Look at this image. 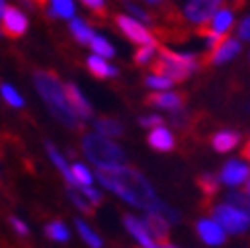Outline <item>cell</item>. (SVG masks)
<instances>
[{
	"instance_id": "obj_1",
	"label": "cell",
	"mask_w": 250,
	"mask_h": 248,
	"mask_svg": "<svg viewBox=\"0 0 250 248\" xmlns=\"http://www.w3.org/2000/svg\"><path fill=\"white\" fill-rule=\"evenodd\" d=\"M98 181L104 185L106 189L114 191L124 202L132 204L134 207H141L145 212H159L165 216L169 207L161 204L155 189L139 171H134L126 165L116 169H98Z\"/></svg>"
},
{
	"instance_id": "obj_2",
	"label": "cell",
	"mask_w": 250,
	"mask_h": 248,
	"mask_svg": "<svg viewBox=\"0 0 250 248\" xmlns=\"http://www.w3.org/2000/svg\"><path fill=\"white\" fill-rule=\"evenodd\" d=\"M35 88L39 92V96L43 98L49 112L55 116V120H59L67 128L80 126V118L76 116V112H73L67 102L65 85L59 82L57 76H53V73H49V71H37L35 73Z\"/></svg>"
},
{
	"instance_id": "obj_3",
	"label": "cell",
	"mask_w": 250,
	"mask_h": 248,
	"mask_svg": "<svg viewBox=\"0 0 250 248\" xmlns=\"http://www.w3.org/2000/svg\"><path fill=\"white\" fill-rule=\"evenodd\" d=\"M82 148L87 161L94 163L98 169H116L122 167L124 161H126V155L116 143H112L110 139L98 132L85 134L82 139Z\"/></svg>"
},
{
	"instance_id": "obj_4",
	"label": "cell",
	"mask_w": 250,
	"mask_h": 248,
	"mask_svg": "<svg viewBox=\"0 0 250 248\" xmlns=\"http://www.w3.org/2000/svg\"><path fill=\"white\" fill-rule=\"evenodd\" d=\"M153 67V73H157V76H163L171 82H181L197 69V59L193 53H175L169 49H163Z\"/></svg>"
},
{
	"instance_id": "obj_5",
	"label": "cell",
	"mask_w": 250,
	"mask_h": 248,
	"mask_svg": "<svg viewBox=\"0 0 250 248\" xmlns=\"http://www.w3.org/2000/svg\"><path fill=\"white\" fill-rule=\"evenodd\" d=\"M214 220L224 228V232H232V234H240L248 230L250 226V218L244 216L240 209L232 207L230 204H220L214 207Z\"/></svg>"
},
{
	"instance_id": "obj_6",
	"label": "cell",
	"mask_w": 250,
	"mask_h": 248,
	"mask_svg": "<svg viewBox=\"0 0 250 248\" xmlns=\"http://www.w3.org/2000/svg\"><path fill=\"white\" fill-rule=\"evenodd\" d=\"M220 4H222V0H187L183 15L189 22L206 27L208 21L214 17V12L218 10Z\"/></svg>"
},
{
	"instance_id": "obj_7",
	"label": "cell",
	"mask_w": 250,
	"mask_h": 248,
	"mask_svg": "<svg viewBox=\"0 0 250 248\" xmlns=\"http://www.w3.org/2000/svg\"><path fill=\"white\" fill-rule=\"evenodd\" d=\"M116 24H118V29L128 37V39L132 43H139V45H155V37L151 35V31H148L143 22L139 21H134L132 17H126V15H120L116 19Z\"/></svg>"
},
{
	"instance_id": "obj_8",
	"label": "cell",
	"mask_w": 250,
	"mask_h": 248,
	"mask_svg": "<svg viewBox=\"0 0 250 248\" xmlns=\"http://www.w3.org/2000/svg\"><path fill=\"white\" fill-rule=\"evenodd\" d=\"M2 33H6L8 37H21L24 35V31L29 29V19L24 12H21L19 8H8L4 10V15H2Z\"/></svg>"
},
{
	"instance_id": "obj_9",
	"label": "cell",
	"mask_w": 250,
	"mask_h": 248,
	"mask_svg": "<svg viewBox=\"0 0 250 248\" xmlns=\"http://www.w3.org/2000/svg\"><path fill=\"white\" fill-rule=\"evenodd\" d=\"M220 179L226 185H230V187H238V185H242L244 181L250 179V167L246 163H242V161H238V159L228 161V163L222 167Z\"/></svg>"
},
{
	"instance_id": "obj_10",
	"label": "cell",
	"mask_w": 250,
	"mask_h": 248,
	"mask_svg": "<svg viewBox=\"0 0 250 248\" xmlns=\"http://www.w3.org/2000/svg\"><path fill=\"white\" fill-rule=\"evenodd\" d=\"M124 226H126V230L132 234V238L141 244V248H161V244L145 228L143 220L134 218V216H124Z\"/></svg>"
},
{
	"instance_id": "obj_11",
	"label": "cell",
	"mask_w": 250,
	"mask_h": 248,
	"mask_svg": "<svg viewBox=\"0 0 250 248\" xmlns=\"http://www.w3.org/2000/svg\"><path fill=\"white\" fill-rule=\"evenodd\" d=\"M197 234L206 244L209 246H220L226 240V232L218 224L216 220H199L197 222Z\"/></svg>"
},
{
	"instance_id": "obj_12",
	"label": "cell",
	"mask_w": 250,
	"mask_h": 248,
	"mask_svg": "<svg viewBox=\"0 0 250 248\" xmlns=\"http://www.w3.org/2000/svg\"><path fill=\"white\" fill-rule=\"evenodd\" d=\"M65 96H67V102H69L71 110L76 112V116H78L80 120L92 118V106H90V102L85 100V96L80 92L78 85L67 83V85H65Z\"/></svg>"
},
{
	"instance_id": "obj_13",
	"label": "cell",
	"mask_w": 250,
	"mask_h": 248,
	"mask_svg": "<svg viewBox=\"0 0 250 248\" xmlns=\"http://www.w3.org/2000/svg\"><path fill=\"white\" fill-rule=\"evenodd\" d=\"M232 24H234V12H232L230 8H220V10H216V12H214V17H211V19L208 21L206 31L224 37V35H226V33L230 31Z\"/></svg>"
},
{
	"instance_id": "obj_14",
	"label": "cell",
	"mask_w": 250,
	"mask_h": 248,
	"mask_svg": "<svg viewBox=\"0 0 250 248\" xmlns=\"http://www.w3.org/2000/svg\"><path fill=\"white\" fill-rule=\"evenodd\" d=\"M143 224H145V228L148 230V234L159 242H163L165 238H167V232H169V222L161 216L159 212H146V216H145V220H143Z\"/></svg>"
},
{
	"instance_id": "obj_15",
	"label": "cell",
	"mask_w": 250,
	"mask_h": 248,
	"mask_svg": "<svg viewBox=\"0 0 250 248\" xmlns=\"http://www.w3.org/2000/svg\"><path fill=\"white\" fill-rule=\"evenodd\" d=\"M238 53H240V43L236 39H224L214 51H211L209 61L211 63H226V61H230Z\"/></svg>"
},
{
	"instance_id": "obj_16",
	"label": "cell",
	"mask_w": 250,
	"mask_h": 248,
	"mask_svg": "<svg viewBox=\"0 0 250 248\" xmlns=\"http://www.w3.org/2000/svg\"><path fill=\"white\" fill-rule=\"evenodd\" d=\"M148 102H151L153 106L157 108H163V110H169V112H175V110H179L183 100H181V96L179 94H175V92H157L153 94L151 98H148Z\"/></svg>"
},
{
	"instance_id": "obj_17",
	"label": "cell",
	"mask_w": 250,
	"mask_h": 248,
	"mask_svg": "<svg viewBox=\"0 0 250 248\" xmlns=\"http://www.w3.org/2000/svg\"><path fill=\"white\" fill-rule=\"evenodd\" d=\"M148 145L155 146L157 151H171L175 146V139H173V132L165 126H157L151 130L148 134Z\"/></svg>"
},
{
	"instance_id": "obj_18",
	"label": "cell",
	"mask_w": 250,
	"mask_h": 248,
	"mask_svg": "<svg viewBox=\"0 0 250 248\" xmlns=\"http://www.w3.org/2000/svg\"><path fill=\"white\" fill-rule=\"evenodd\" d=\"M87 69H90L94 76L100 78V80H106V78H114L116 76V67H112L106 59L98 57V55L87 57Z\"/></svg>"
},
{
	"instance_id": "obj_19",
	"label": "cell",
	"mask_w": 250,
	"mask_h": 248,
	"mask_svg": "<svg viewBox=\"0 0 250 248\" xmlns=\"http://www.w3.org/2000/svg\"><path fill=\"white\" fill-rule=\"evenodd\" d=\"M238 141H240V136H238V132H234V130H222V132H218L214 139H211V145H214V148L218 153H228V151H232V148L238 145Z\"/></svg>"
},
{
	"instance_id": "obj_20",
	"label": "cell",
	"mask_w": 250,
	"mask_h": 248,
	"mask_svg": "<svg viewBox=\"0 0 250 248\" xmlns=\"http://www.w3.org/2000/svg\"><path fill=\"white\" fill-rule=\"evenodd\" d=\"M69 33L73 35V39L82 45H90V41L94 39V31L90 29V24H85L83 21L80 19H71L69 21Z\"/></svg>"
},
{
	"instance_id": "obj_21",
	"label": "cell",
	"mask_w": 250,
	"mask_h": 248,
	"mask_svg": "<svg viewBox=\"0 0 250 248\" xmlns=\"http://www.w3.org/2000/svg\"><path fill=\"white\" fill-rule=\"evenodd\" d=\"M71 179H73V187H92L94 175L85 165L76 163L71 167Z\"/></svg>"
},
{
	"instance_id": "obj_22",
	"label": "cell",
	"mask_w": 250,
	"mask_h": 248,
	"mask_svg": "<svg viewBox=\"0 0 250 248\" xmlns=\"http://www.w3.org/2000/svg\"><path fill=\"white\" fill-rule=\"evenodd\" d=\"M49 15L59 17V19H73V15H76V4H73V0H51Z\"/></svg>"
},
{
	"instance_id": "obj_23",
	"label": "cell",
	"mask_w": 250,
	"mask_h": 248,
	"mask_svg": "<svg viewBox=\"0 0 250 248\" xmlns=\"http://www.w3.org/2000/svg\"><path fill=\"white\" fill-rule=\"evenodd\" d=\"M122 124L114 118H100L96 120V132L98 134H102V136H120L122 134Z\"/></svg>"
},
{
	"instance_id": "obj_24",
	"label": "cell",
	"mask_w": 250,
	"mask_h": 248,
	"mask_svg": "<svg viewBox=\"0 0 250 248\" xmlns=\"http://www.w3.org/2000/svg\"><path fill=\"white\" fill-rule=\"evenodd\" d=\"M76 228H78V232H80V236H82V240L90 246V248H102L104 246V242H102V238L98 236V234L85 224L83 220H76Z\"/></svg>"
},
{
	"instance_id": "obj_25",
	"label": "cell",
	"mask_w": 250,
	"mask_h": 248,
	"mask_svg": "<svg viewBox=\"0 0 250 248\" xmlns=\"http://www.w3.org/2000/svg\"><path fill=\"white\" fill-rule=\"evenodd\" d=\"M47 155H49V159H51L53 161V165L61 171V173H63V177H65V181L71 185V187H73V179H71V169L67 167V163H65V159L63 157H61L59 155V151H57V148L53 146V145H47Z\"/></svg>"
},
{
	"instance_id": "obj_26",
	"label": "cell",
	"mask_w": 250,
	"mask_h": 248,
	"mask_svg": "<svg viewBox=\"0 0 250 248\" xmlns=\"http://www.w3.org/2000/svg\"><path fill=\"white\" fill-rule=\"evenodd\" d=\"M90 47H92V51L102 59H108V57L114 55V47L108 43V39H104V37H100V35L98 37L94 35V39L90 41Z\"/></svg>"
},
{
	"instance_id": "obj_27",
	"label": "cell",
	"mask_w": 250,
	"mask_h": 248,
	"mask_svg": "<svg viewBox=\"0 0 250 248\" xmlns=\"http://www.w3.org/2000/svg\"><path fill=\"white\" fill-rule=\"evenodd\" d=\"M226 204H230V206L236 207V209H240L244 216L250 218V195L240 193V191H234V193L228 195V202H226Z\"/></svg>"
},
{
	"instance_id": "obj_28",
	"label": "cell",
	"mask_w": 250,
	"mask_h": 248,
	"mask_svg": "<svg viewBox=\"0 0 250 248\" xmlns=\"http://www.w3.org/2000/svg\"><path fill=\"white\" fill-rule=\"evenodd\" d=\"M45 234L51 240L55 242H65L69 240V230L65 228V224H61V222H51V224H47L45 228Z\"/></svg>"
},
{
	"instance_id": "obj_29",
	"label": "cell",
	"mask_w": 250,
	"mask_h": 248,
	"mask_svg": "<svg viewBox=\"0 0 250 248\" xmlns=\"http://www.w3.org/2000/svg\"><path fill=\"white\" fill-rule=\"evenodd\" d=\"M0 94H2V98L6 100V104H10L12 108H21L22 104H24V100H22V96L12 88V85H8V83H2L0 85Z\"/></svg>"
},
{
	"instance_id": "obj_30",
	"label": "cell",
	"mask_w": 250,
	"mask_h": 248,
	"mask_svg": "<svg viewBox=\"0 0 250 248\" xmlns=\"http://www.w3.org/2000/svg\"><path fill=\"white\" fill-rule=\"evenodd\" d=\"M146 85L148 88H153V90H159V92H167L171 85H173V82L171 80H167V78H163V76H157V73H151L146 80Z\"/></svg>"
},
{
	"instance_id": "obj_31",
	"label": "cell",
	"mask_w": 250,
	"mask_h": 248,
	"mask_svg": "<svg viewBox=\"0 0 250 248\" xmlns=\"http://www.w3.org/2000/svg\"><path fill=\"white\" fill-rule=\"evenodd\" d=\"M153 57H155V45H145V47H141L139 51L134 53V61H136L139 65L151 63Z\"/></svg>"
},
{
	"instance_id": "obj_32",
	"label": "cell",
	"mask_w": 250,
	"mask_h": 248,
	"mask_svg": "<svg viewBox=\"0 0 250 248\" xmlns=\"http://www.w3.org/2000/svg\"><path fill=\"white\" fill-rule=\"evenodd\" d=\"M124 6H126V10L130 12V17L134 19V21H139V22H151V15H148L146 10H143L141 6H136V4H132V2H124Z\"/></svg>"
},
{
	"instance_id": "obj_33",
	"label": "cell",
	"mask_w": 250,
	"mask_h": 248,
	"mask_svg": "<svg viewBox=\"0 0 250 248\" xmlns=\"http://www.w3.org/2000/svg\"><path fill=\"white\" fill-rule=\"evenodd\" d=\"M69 200L73 202V204H76L80 209H82V212H85V214H92V206L90 204H87V200H85V197L80 193V191H76V187H69Z\"/></svg>"
},
{
	"instance_id": "obj_34",
	"label": "cell",
	"mask_w": 250,
	"mask_h": 248,
	"mask_svg": "<svg viewBox=\"0 0 250 248\" xmlns=\"http://www.w3.org/2000/svg\"><path fill=\"white\" fill-rule=\"evenodd\" d=\"M197 183H199V187H202V191L206 195H214L218 191V181H216L214 175H202Z\"/></svg>"
},
{
	"instance_id": "obj_35",
	"label": "cell",
	"mask_w": 250,
	"mask_h": 248,
	"mask_svg": "<svg viewBox=\"0 0 250 248\" xmlns=\"http://www.w3.org/2000/svg\"><path fill=\"white\" fill-rule=\"evenodd\" d=\"M80 193L85 197L90 206H98L100 202H102V193L96 191L94 187H80Z\"/></svg>"
},
{
	"instance_id": "obj_36",
	"label": "cell",
	"mask_w": 250,
	"mask_h": 248,
	"mask_svg": "<svg viewBox=\"0 0 250 248\" xmlns=\"http://www.w3.org/2000/svg\"><path fill=\"white\" fill-rule=\"evenodd\" d=\"M141 126L145 128H157V126H163V118L157 116V114H151V116H143L141 118Z\"/></svg>"
},
{
	"instance_id": "obj_37",
	"label": "cell",
	"mask_w": 250,
	"mask_h": 248,
	"mask_svg": "<svg viewBox=\"0 0 250 248\" xmlns=\"http://www.w3.org/2000/svg\"><path fill=\"white\" fill-rule=\"evenodd\" d=\"M80 2L90 8L94 15H104V0H80Z\"/></svg>"
},
{
	"instance_id": "obj_38",
	"label": "cell",
	"mask_w": 250,
	"mask_h": 248,
	"mask_svg": "<svg viewBox=\"0 0 250 248\" xmlns=\"http://www.w3.org/2000/svg\"><path fill=\"white\" fill-rule=\"evenodd\" d=\"M238 37H240L242 41H248V39H250V17L244 19V21L240 22V27H238Z\"/></svg>"
},
{
	"instance_id": "obj_39",
	"label": "cell",
	"mask_w": 250,
	"mask_h": 248,
	"mask_svg": "<svg viewBox=\"0 0 250 248\" xmlns=\"http://www.w3.org/2000/svg\"><path fill=\"white\" fill-rule=\"evenodd\" d=\"M10 224L15 226V230H17L19 234H22V236H24V234H29V226L24 224L22 220H17V218H12V220H10Z\"/></svg>"
},
{
	"instance_id": "obj_40",
	"label": "cell",
	"mask_w": 250,
	"mask_h": 248,
	"mask_svg": "<svg viewBox=\"0 0 250 248\" xmlns=\"http://www.w3.org/2000/svg\"><path fill=\"white\" fill-rule=\"evenodd\" d=\"M242 157L248 161V163H250V141H248V145H246V148H244V151H242Z\"/></svg>"
},
{
	"instance_id": "obj_41",
	"label": "cell",
	"mask_w": 250,
	"mask_h": 248,
	"mask_svg": "<svg viewBox=\"0 0 250 248\" xmlns=\"http://www.w3.org/2000/svg\"><path fill=\"white\" fill-rule=\"evenodd\" d=\"M4 10H6V2H4V0H0V19H2Z\"/></svg>"
},
{
	"instance_id": "obj_42",
	"label": "cell",
	"mask_w": 250,
	"mask_h": 248,
	"mask_svg": "<svg viewBox=\"0 0 250 248\" xmlns=\"http://www.w3.org/2000/svg\"><path fill=\"white\" fill-rule=\"evenodd\" d=\"M146 4H155V6H159V4H163V0H145Z\"/></svg>"
},
{
	"instance_id": "obj_43",
	"label": "cell",
	"mask_w": 250,
	"mask_h": 248,
	"mask_svg": "<svg viewBox=\"0 0 250 248\" xmlns=\"http://www.w3.org/2000/svg\"><path fill=\"white\" fill-rule=\"evenodd\" d=\"M161 248H179V246H175V244H169V242H163V244H161Z\"/></svg>"
},
{
	"instance_id": "obj_44",
	"label": "cell",
	"mask_w": 250,
	"mask_h": 248,
	"mask_svg": "<svg viewBox=\"0 0 250 248\" xmlns=\"http://www.w3.org/2000/svg\"><path fill=\"white\" fill-rule=\"evenodd\" d=\"M246 195H250V179H248V183H246Z\"/></svg>"
},
{
	"instance_id": "obj_45",
	"label": "cell",
	"mask_w": 250,
	"mask_h": 248,
	"mask_svg": "<svg viewBox=\"0 0 250 248\" xmlns=\"http://www.w3.org/2000/svg\"><path fill=\"white\" fill-rule=\"evenodd\" d=\"M33 2H37V4H45L47 0H33Z\"/></svg>"
},
{
	"instance_id": "obj_46",
	"label": "cell",
	"mask_w": 250,
	"mask_h": 248,
	"mask_svg": "<svg viewBox=\"0 0 250 248\" xmlns=\"http://www.w3.org/2000/svg\"><path fill=\"white\" fill-rule=\"evenodd\" d=\"M240 2H244V0H238V4H240Z\"/></svg>"
},
{
	"instance_id": "obj_47",
	"label": "cell",
	"mask_w": 250,
	"mask_h": 248,
	"mask_svg": "<svg viewBox=\"0 0 250 248\" xmlns=\"http://www.w3.org/2000/svg\"><path fill=\"white\" fill-rule=\"evenodd\" d=\"M236 2H238V0H236Z\"/></svg>"
}]
</instances>
